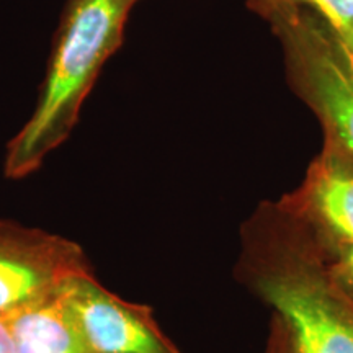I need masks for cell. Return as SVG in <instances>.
Listing matches in <instances>:
<instances>
[{
  "mask_svg": "<svg viewBox=\"0 0 353 353\" xmlns=\"http://www.w3.org/2000/svg\"><path fill=\"white\" fill-rule=\"evenodd\" d=\"M0 353H13L12 335L6 317H0Z\"/></svg>",
  "mask_w": 353,
  "mask_h": 353,
  "instance_id": "cell-11",
  "label": "cell"
},
{
  "mask_svg": "<svg viewBox=\"0 0 353 353\" xmlns=\"http://www.w3.org/2000/svg\"><path fill=\"white\" fill-rule=\"evenodd\" d=\"M139 0H68L28 121L8 141L3 175L26 179L65 143Z\"/></svg>",
  "mask_w": 353,
  "mask_h": 353,
  "instance_id": "cell-2",
  "label": "cell"
},
{
  "mask_svg": "<svg viewBox=\"0 0 353 353\" xmlns=\"http://www.w3.org/2000/svg\"><path fill=\"white\" fill-rule=\"evenodd\" d=\"M90 272L74 241L0 221V317L51 296L72 278Z\"/></svg>",
  "mask_w": 353,
  "mask_h": 353,
  "instance_id": "cell-4",
  "label": "cell"
},
{
  "mask_svg": "<svg viewBox=\"0 0 353 353\" xmlns=\"http://www.w3.org/2000/svg\"><path fill=\"white\" fill-rule=\"evenodd\" d=\"M285 7L303 8L312 13L317 20L327 26L329 32L339 41L350 50L353 37V0H280V6L273 12Z\"/></svg>",
  "mask_w": 353,
  "mask_h": 353,
  "instance_id": "cell-8",
  "label": "cell"
},
{
  "mask_svg": "<svg viewBox=\"0 0 353 353\" xmlns=\"http://www.w3.org/2000/svg\"><path fill=\"white\" fill-rule=\"evenodd\" d=\"M234 278L283 319L296 353H353V294L280 200L260 203L242 224Z\"/></svg>",
  "mask_w": 353,
  "mask_h": 353,
  "instance_id": "cell-1",
  "label": "cell"
},
{
  "mask_svg": "<svg viewBox=\"0 0 353 353\" xmlns=\"http://www.w3.org/2000/svg\"><path fill=\"white\" fill-rule=\"evenodd\" d=\"M350 51L353 52V37H352V44H350Z\"/></svg>",
  "mask_w": 353,
  "mask_h": 353,
  "instance_id": "cell-13",
  "label": "cell"
},
{
  "mask_svg": "<svg viewBox=\"0 0 353 353\" xmlns=\"http://www.w3.org/2000/svg\"><path fill=\"white\" fill-rule=\"evenodd\" d=\"M268 20L283 43L291 85L314 112L324 138L353 161V52L303 8H280Z\"/></svg>",
  "mask_w": 353,
  "mask_h": 353,
  "instance_id": "cell-3",
  "label": "cell"
},
{
  "mask_svg": "<svg viewBox=\"0 0 353 353\" xmlns=\"http://www.w3.org/2000/svg\"><path fill=\"white\" fill-rule=\"evenodd\" d=\"M64 296L90 353H183L151 307L103 288L92 272L72 278Z\"/></svg>",
  "mask_w": 353,
  "mask_h": 353,
  "instance_id": "cell-5",
  "label": "cell"
},
{
  "mask_svg": "<svg viewBox=\"0 0 353 353\" xmlns=\"http://www.w3.org/2000/svg\"><path fill=\"white\" fill-rule=\"evenodd\" d=\"M280 201L317 236L353 242V161L324 138L301 183Z\"/></svg>",
  "mask_w": 353,
  "mask_h": 353,
  "instance_id": "cell-6",
  "label": "cell"
},
{
  "mask_svg": "<svg viewBox=\"0 0 353 353\" xmlns=\"http://www.w3.org/2000/svg\"><path fill=\"white\" fill-rule=\"evenodd\" d=\"M13 353H90L64 296H51L7 316Z\"/></svg>",
  "mask_w": 353,
  "mask_h": 353,
  "instance_id": "cell-7",
  "label": "cell"
},
{
  "mask_svg": "<svg viewBox=\"0 0 353 353\" xmlns=\"http://www.w3.org/2000/svg\"><path fill=\"white\" fill-rule=\"evenodd\" d=\"M249 2L250 6H252L257 12L262 13L263 17H268L278 6H280V0H249Z\"/></svg>",
  "mask_w": 353,
  "mask_h": 353,
  "instance_id": "cell-12",
  "label": "cell"
},
{
  "mask_svg": "<svg viewBox=\"0 0 353 353\" xmlns=\"http://www.w3.org/2000/svg\"><path fill=\"white\" fill-rule=\"evenodd\" d=\"M311 229V228H309ZM312 231V229H311ZM314 232V231H312ZM314 236L324 250L327 262L339 280L345 285V288L353 294V242H342L334 239H325V237Z\"/></svg>",
  "mask_w": 353,
  "mask_h": 353,
  "instance_id": "cell-9",
  "label": "cell"
},
{
  "mask_svg": "<svg viewBox=\"0 0 353 353\" xmlns=\"http://www.w3.org/2000/svg\"><path fill=\"white\" fill-rule=\"evenodd\" d=\"M262 353H296L290 329L286 327L283 319L273 312L268 322V334Z\"/></svg>",
  "mask_w": 353,
  "mask_h": 353,
  "instance_id": "cell-10",
  "label": "cell"
}]
</instances>
